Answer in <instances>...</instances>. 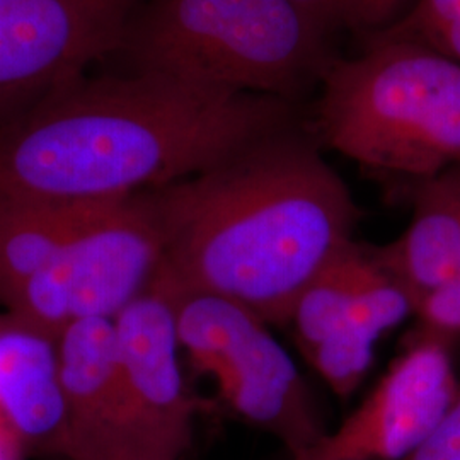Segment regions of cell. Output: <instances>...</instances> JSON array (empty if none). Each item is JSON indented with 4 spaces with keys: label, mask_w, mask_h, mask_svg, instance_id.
<instances>
[{
    "label": "cell",
    "mask_w": 460,
    "mask_h": 460,
    "mask_svg": "<svg viewBox=\"0 0 460 460\" xmlns=\"http://www.w3.org/2000/svg\"><path fill=\"white\" fill-rule=\"evenodd\" d=\"M0 418L22 447L58 456L66 427L57 341L0 315Z\"/></svg>",
    "instance_id": "cell-11"
},
{
    "label": "cell",
    "mask_w": 460,
    "mask_h": 460,
    "mask_svg": "<svg viewBox=\"0 0 460 460\" xmlns=\"http://www.w3.org/2000/svg\"><path fill=\"white\" fill-rule=\"evenodd\" d=\"M66 460H135L115 321L87 319L57 340Z\"/></svg>",
    "instance_id": "cell-10"
},
{
    "label": "cell",
    "mask_w": 460,
    "mask_h": 460,
    "mask_svg": "<svg viewBox=\"0 0 460 460\" xmlns=\"http://www.w3.org/2000/svg\"><path fill=\"white\" fill-rule=\"evenodd\" d=\"M0 428H7V429H11V428L7 427V425H5V421H4V420H2V418H0Z\"/></svg>",
    "instance_id": "cell-21"
},
{
    "label": "cell",
    "mask_w": 460,
    "mask_h": 460,
    "mask_svg": "<svg viewBox=\"0 0 460 460\" xmlns=\"http://www.w3.org/2000/svg\"><path fill=\"white\" fill-rule=\"evenodd\" d=\"M363 246L357 241L346 247L305 287L296 298L290 326L302 355L345 326Z\"/></svg>",
    "instance_id": "cell-14"
},
{
    "label": "cell",
    "mask_w": 460,
    "mask_h": 460,
    "mask_svg": "<svg viewBox=\"0 0 460 460\" xmlns=\"http://www.w3.org/2000/svg\"><path fill=\"white\" fill-rule=\"evenodd\" d=\"M408 229L385 246L370 247L377 263L412 296H421L460 268V164L414 182Z\"/></svg>",
    "instance_id": "cell-12"
},
{
    "label": "cell",
    "mask_w": 460,
    "mask_h": 460,
    "mask_svg": "<svg viewBox=\"0 0 460 460\" xmlns=\"http://www.w3.org/2000/svg\"><path fill=\"white\" fill-rule=\"evenodd\" d=\"M376 355V343L351 329H340L323 343L304 353V358L341 399L362 384Z\"/></svg>",
    "instance_id": "cell-15"
},
{
    "label": "cell",
    "mask_w": 460,
    "mask_h": 460,
    "mask_svg": "<svg viewBox=\"0 0 460 460\" xmlns=\"http://www.w3.org/2000/svg\"><path fill=\"white\" fill-rule=\"evenodd\" d=\"M331 41L288 0H144L115 58L199 91L296 104L334 60Z\"/></svg>",
    "instance_id": "cell-3"
},
{
    "label": "cell",
    "mask_w": 460,
    "mask_h": 460,
    "mask_svg": "<svg viewBox=\"0 0 460 460\" xmlns=\"http://www.w3.org/2000/svg\"><path fill=\"white\" fill-rule=\"evenodd\" d=\"M135 460H181L197 402L182 376L172 302L152 285L115 319Z\"/></svg>",
    "instance_id": "cell-9"
},
{
    "label": "cell",
    "mask_w": 460,
    "mask_h": 460,
    "mask_svg": "<svg viewBox=\"0 0 460 460\" xmlns=\"http://www.w3.org/2000/svg\"><path fill=\"white\" fill-rule=\"evenodd\" d=\"M460 394L450 343L414 334L345 421L290 460H404Z\"/></svg>",
    "instance_id": "cell-8"
},
{
    "label": "cell",
    "mask_w": 460,
    "mask_h": 460,
    "mask_svg": "<svg viewBox=\"0 0 460 460\" xmlns=\"http://www.w3.org/2000/svg\"><path fill=\"white\" fill-rule=\"evenodd\" d=\"M292 5L334 38L338 33L367 38L402 16L408 0H288Z\"/></svg>",
    "instance_id": "cell-16"
},
{
    "label": "cell",
    "mask_w": 460,
    "mask_h": 460,
    "mask_svg": "<svg viewBox=\"0 0 460 460\" xmlns=\"http://www.w3.org/2000/svg\"><path fill=\"white\" fill-rule=\"evenodd\" d=\"M104 201V199H102ZM101 201L0 199V309L83 229Z\"/></svg>",
    "instance_id": "cell-13"
},
{
    "label": "cell",
    "mask_w": 460,
    "mask_h": 460,
    "mask_svg": "<svg viewBox=\"0 0 460 460\" xmlns=\"http://www.w3.org/2000/svg\"><path fill=\"white\" fill-rule=\"evenodd\" d=\"M319 146L368 171L433 178L460 164V64L385 30L334 57L313 119Z\"/></svg>",
    "instance_id": "cell-4"
},
{
    "label": "cell",
    "mask_w": 460,
    "mask_h": 460,
    "mask_svg": "<svg viewBox=\"0 0 460 460\" xmlns=\"http://www.w3.org/2000/svg\"><path fill=\"white\" fill-rule=\"evenodd\" d=\"M22 448L24 447L11 429L0 428V460H19Z\"/></svg>",
    "instance_id": "cell-20"
},
{
    "label": "cell",
    "mask_w": 460,
    "mask_h": 460,
    "mask_svg": "<svg viewBox=\"0 0 460 460\" xmlns=\"http://www.w3.org/2000/svg\"><path fill=\"white\" fill-rule=\"evenodd\" d=\"M404 460H460V394L438 427Z\"/></svg>",
    "instance_id": "cell-19"
},
{
    "label": "cell",
    "mask_w": 460,
    "mask_h": 460,
    "mask_svg": "<svg viewBox=\"0 0 460 460\" xmlns=\"http://www.w3.org/2000/svg\"><path fill=\"white\" fill-rule=\"evenodd\" d=\"M144 0H0V128L115 58Z\"/></svg>",
    "instance_id": "cell-7"
},
{
    "label": "cell",
    "mask_w": 460,
    "mask_h": 460,
    "mask_svg": "<svg viewBox=\"0 0 460 460\" xmlns=\"http://www.w3.org/2000/svg\"><path fill=\"white\" fill-rule=\"evenodd\" d=\"M416 334L452 343L460 336V268L416 304Z\"/></svg>",
    "instance_id": "cell-18"
},
{
    "label": "cell",
    "mask_w": 460,
    "mask_h": 460,
    "mask_svg": "<svg viewBox=\"0 0 460 460\" xmlns=\"http://www.w3.org/2000/svg\"><path fill=\"white\" fill-rule=\"evenodd\" d=\"M296 123V104L283 99L89 72L0 128V199L130 197L193 178Z\"/></svg>",
    "instance_id": "cell-2"
},
{
    "label": "cell",
    "mask_w": 460,
    "mask_h": 460,
    "mask_svg": "<svg viewBox=\"0 0 460 460\" xmlns=\"http://www.w3.org/2000/svg\"><path fill=\"white\" fill-rule=\"evenodd\" d=\"M296 123L193 178L150 190L164 234L154 283L222 296L268 326L355 243L360 208Z\"/></svg>",
    "instance_id": "cell-1"
},
{
    "label": "cell",
    "mask_w": 460,
    "mask_h": 460,
    "mask_svg": "<svg viewBox=\"0 0 460 460\" xmlns=\"http://www.w3.org/2000/svg\"><path fill=\"white\" fill-rule=\"evenodd\" d=\"M385 31L420 41L460 64V0H416Z\"/></svg>",
    "instance_id": "cell-17"
},
{
    "label": "cell",
    "mask_w": 460,
    "mask_h": 460,
    "mask_svg": "<svg viewBox=\"0 0 460 460\" xmlns=\"http://www.w3.org/2000/svg\"><path fill=\"white\" fill-rule=\"evenodd\" d=\"M157 287L172 302L182 353L241 421L275 437L290 459L328 433L311 387L263 319L222 296Z\"/></svg>",
    "instance_id": "cell-5"
},
{
    "label": "cell",
    "mask_w": 460,
    "mask_h": 460,
    "mask_svg": "<svg viewBox=\"0 0 460 460\" xmlns=\"http://www.w3.org/2000/svg\"><path fill=\"white\" fill-rule=\"evenodd\" d=\"M163 260L164 234L150 191L104 199L4 314L57 341L87 319L115 321L152 287Z\"/></svg>",
    "instance_id": "cell-6"
}]
</instances>
